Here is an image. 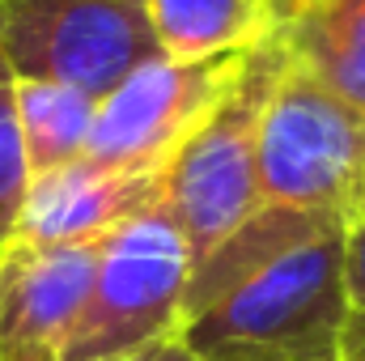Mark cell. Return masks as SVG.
<instances>
[{
  "label": "cell",
  "instance_id": "e0dca14e",
  "mask_svg": "<svg viewBox=\"0 0 365 361\" xmlns=\"http://www.w3.org/2000/svg\"><path fill=\"white\" fill-rule=\"evenodd\" d=\"M268 4H272V9H276V17H280V26H284V21L293 17V9H297L293 0H268Z\"/></svg>",
  "mask_w": 365,
  "mask_h": 361
},
{
  "label": "cell",
  "instance_id": "ac0fdd59",
  "mask_svg": "<svg viewBox=\"0 0 365 361\" xmlns=\"http://www.w3.org/2000/svg\"><path fill=\"white\" fill-rule=\"evenodd\" d=\"M353 221H365V187H361V200H357V217Z\"/></svg>",
  "mask_w": 365,
  "mask_h": 361
},
{
  "label": "cell",
  "instance_id": "d6986e66",
  "mask_svg": "<svg viewBox=\"0 0 365 361\" xmlns=\"http://www.w3.org/2000/svg\"><path fill=\"white\" fill-rule=\"evenodd\" d=\"M293 4H297V9H306V4H314V0H293ZM297 9H293V13H297Z\"/></svg>",
  "mask_w": 365,
  "mask_h": 361
},
{
  "label": "cell",
  "instance_id": "7a4b0ae2",
  "mask_svg": "<svg viewBox=\"0 0 365 361\" xmlns=\"http://www.w3.org/2000/svg\"><path fill=\"white\" fill-rule=\"evenodd\" d=\"M284 60L289 43L284 30H276L247 56L230 93L166 166L162 200L187 238L191 264H200L259 208V123Z\"/></svg>",
  "mask_w": 365,
  "mask_h": 361
},
{
  "label": "cell",
  "instance_id": "4fadbf2b",
  "mask_svg": "<svg viewBox=\"0 0 365 361\" xmlns=\"http://www.w3.org/2000/svg\"><path fill=\"white\" fill-rule=\"evenodd\" d=\"M30 187V166L21 149V128H17V102H13V73L0 60V251L9 247L21 204Z\"/></svg>",
  "mask_w": 365,
  "mask_h": 361
},
{
  "label": "cell",
  "instance_id": "6da1fadb",
  "mask_svg": "<svg viewBox=\"0 0 365 361\" xmlns=\"http://www.w3.org/2000/svg\"><path fill=\"white\" fill-rule=\"evenodd\" d=\"M344 230L293 247L276 264L187 319L179 340L200 361H340L353 319Z\"/></svg>",
  "mask_w": 365,
  "mask_h": 361
},
{
  "label": "cell",
  "instance_id": "52a82bcc",
  "mask_svg": "<svg viewBox=\"0 0 365 361\" xmlns=\"http://www.w3.org/2000/svg\"><path fill=\"white\" fill-rule=\"evenodd\" d=\"M93 243L0 251V361H60L98 268Z\"/></svg>",
  "mask_w": 365,
  "mask_h": 361
},
{
  "label": "cell",
  "instance_id": "8992f818",
  "mask_svg": "<svg viewBox=\"0 0 365 361\" xmlns=\"http://www.w3.org/2000/svg\"><path fill=\"white\" fill-rule=\"evenodd\" d=\"M247 56L251 51L208 60L158 56L140 64L106 98H98L81 158L102 171H166L187 136L238 81Z\"/></svg>",
  "mask_w": 365,
  "mask_h": 361
},
{
  "label": "cell",
  "instance_id": "5b68a950",
  "mask_svg": "<svg viewBox=\"0 0 365 361\" xmlns=\"http://www.w3.org/2000/svg\"><path fill=\"white\" fill-rule=\"evenodd\" d=\"M158 56L149 0H0V60L13 81L106 98Z\"/></svg>",
  "mask_w": 365,
  "mask_h": 361
},
{
  "label": "cell",
  "instance_id": "5bb4252c",
  "mask_svg": "<svg viewBox=\"0 0 365 361\" xmlns=\"http://www.w3.org/2000/svg\"><path fill=\"white\" fill-rule=\"evenodd\" d=\"M344 289L353 315L365 319V221H353L344 234Z\"/></svg>",
  "mask_w": 365,
  "mask_h": 361
},
{
  "label": "cell",
  "instance_id": "9a60e30c",
  "mask_svg": "<svg viewBox=\"0 0 365 361\" xmlns=\"http://www.w3.org/2000/svg\"><path fill=\"white\" fill-rule=\"evenodd\" d=\"M123 361H200V357L182 345L179 336H166V340H158V345H149V349H140V353H132Z\"/></svg>",
  "mask_w": 365,
  "mask_h": 361
},
{
  "label": "cell",
  "instance_id": "9c48e42d",
  "mask_svg": "<svg viewBox=\"0 0 365 361\" xmlns=\"http://www.w3.org/2000/svg\"><path fill=\"white\" fill-rule=\"evenodd\" d=\"M353 225L349 217L336 213H314V208H289V204H259L230 238H221L200 264H191L187 276V293H182V319H195L200 310H208L217 298H225L230 289H238L242 280H251L259 268L276 264L280 255H289L302 243H314L331 230Z\"/></svg>",
  "mask_w": 365,
  "mask_h": 361
},
{
  "label": "cell",
  "instance_id": "277c9868",
  "mask_svg": "<svg viewBox=\"0 0 365 361\" xmlns=\"http://www.w3.org/2000/svg\"><path fill=\"white\" fill-rule=\"evenodd\" d=\"M365 187V106L284 60L259 123V204L357 217Z\"/></svg>",
  "mask_w": 365,
  "mask_h": 361
},
{
  "label": "cell",
  "instance_id": "7c38bea8",
  "mask_svg": "<svg viewBox=\"0 0 365 361\" xmlns=\"http://www.w3.org/2000/svg\"><path fill=\"white\" fill-rule=\"evenodd\" d=\"M13 102H17V128H21L30 179L51 175L86 153L93 111H98L93 93L56 81H13Z\"/></svg>",
  "mask_w": 365,
  "mask_h": 361
},
{
  "label": "cell",
  "instance_id": "30bf717a",
  "mask_svg": "<svg viewBox=\"0 0 365 361\" xmlns=\"http://www.w3.org/2000/svg\"><path fill=\"white\" fill-rule=\"evenodd\" d=\"M149 26L170 60L255 51L280 30L268 0H149Z\"/></svg>",
  "mask_w": 365,
  "mask_h": 361
},
{
  "label": "cell",
  "instance_id": "2e32d148",
  "mask_svg": "<svg viewBox=\"0 0 365 361\" xmlns=\"http://www.w3.org/2000/svg\"><path fill=\"white\" fill-rule=\"evenodd\" d=\"M340 361H365V319L361 315H353L349 327H344V353H340Z\"/></svg>",
  "mask_w": 365,
  "mask_h": 361
},
{
  "label": "cell",
  "instance_id": "3957f363",
  "mask_svg": "<svg viewBox=\"0 0 365 361\" xmlns=\"http://www.w3.org/2000/svg\"><path fill=\"white\" fill-rule=\"evenodd\" d=\"M191 251L166 200L110 230L60 361H123L179 336Z\"/></svg>",
  "mask_w": 365,
  "mask_h": 361
},
{
  "label": "cell",
  "instance_id": "8fae6325",
  "mask_svg": "<svg viewBox=\"0 0 365 361\" xmlns=\"http://www.w3.org/2000/svg\"><path fill=\"white\" fill-rule=\"evenodd\" d=\"M280 30L297 64L327 90L365 106V0H314Z\"/></svg>",
  "mask_w": 365,
  "mask_h": 361
},
{
  "label": "cell",
  "instance_id": "ba28073f",
  "mask_svg": "<svg viewBox=\"0 0 365 361\" xmlns=\"http://www.w3.org/2000/svg\"><path fill=\"white\" fill-rule=\"evenodd\" d=\"M166 191V171H102L86 158L38 175L26 187V204L9 243L60 247L93 243L153 208Z\"/></svg>",
  "mask_w": 365,
  "mask_h": 361
}]
</instances>
